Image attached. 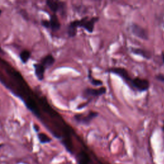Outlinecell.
Masks as SVG:
<instances>
[{
	"mask_svg": "<svg viewBox=\"0 0 164 164\" xmlns=\"http://www.w3.org/2000/svg\"><path fill=\"white\" fill-rule=\"evenodd\" d=\"M99 19V17H92L88 18L85 17L80 19L74 20L71 22L67 28V33L69 37H74L77 34V30L78 28L85 29L88 33H92L94 30L95 24Z\"/></svg>",
	"mask_w": 164,
	"mask_h": 164,
	"instance_id": "1",
	"label": "cell"
},
{
	"mask_svg": "<svg viewBox=\"0 0 164 164\" xmlns=\"http://www.w3.org/2000/svg\"><path fill=\"white\" fill-rule=\"evenodd\" d=\"M106 92V88L104 86H102L98 88H86L82 93V96L84 98L88 99L87 104H88L94 98L101 96V95L105 94Z\"/></svg>",
	"mask_w": 164,
	"mask_h": 164,
	"instance_id": "2",
	"label": "cell"
},
{
	"mask_svg": "<svg viewBox=\"0 0 164 164\" xmlns=\"http://www.w3.org/2000/svg\"><path fill=\"white\" fill-rule=\"evenodd\" d=\"M150 84L147 80L141 78L140 77H135L132 78L129 87L133 91L140 92H146L149 88Z\"/></svg>",
	"mask_w": 164,
	"mask_h": 164,
	"instance_id": "3",
	"label": "cell"
},
{
	"mask_svg": "<svg viewBox=\"0 0 164 164\" xmlns=\"http://www.w3.org/2000/svg\"><path fill=\"white\" fill-rule=\"evenodd\" d=\"M99 115V113L94 111H90L87 114H78L74 116V119L78 124L82 125H89L92 121L97 117Z\"/></svg>",
	"mask_w": 164,
	"mask_h": 164,
	"instance_id": "4",
	"label": "cell"
},
{
	"mask_svg": "<svg viewBox=\"0 0 164 164\" xmlns=\"http://www.w3.org/2000/svg\"><path fill=\"white\" fill-rule=\"evenodd\" d=\"M105 72L117 75L118 76H119L123 81H124L125 83L128 87L129 84H130L131 81L132 80V78L130 76L128 71L123 67H111L106 69Z\"/></svg>",
	"mask_w": 164,
	"mask_h": 164,
	"instance_id": "5",
	"label": "cell"
},
{
	"mask_svg": "<svg viewBox=\"0 0 164 164\" xmlns=\"http://www.w3.org/2000/svg\"><path fill=\"white\" fill-rule=\"evenodd\" d=\"M129 28H130L131 32L135 37L144 40H147L148 39L149 35L147 31L139 24L133 23L129 26Z\"/></svg>",
	"mask_w": 164,
	"mask_h": 164,
	"instance_id": "6",
	"label": "cell"
},
{
	"mask_svg": "<svg viewBox=\"0 0 164 164\" xmlns=\"http://www.w3.org/2000/svg\"><path fill=\"white\" fill-rule=\"evenodd\" d=\"M46 4L50 9L55 13L59 10H64L65 7V3L63 2H59L57 1H52V0H48L46 2Z\"/></svg>",
	"mask_w": 164,
	"mask_h": 164,
	"instance_id": "7",
	"label": "cell"
},
{
	"mask_svg": "<svg viewBox=\"0 0 164 164\" xmlns=\"http://www.w3.org/2000/svg\"><path fill=\"white\" fill-rule=\"evenodd\" d=\"M130 51L132 53L136 54V55L140 56L143 57L144 58L149 60L151 59L152 57V54L151 52H149V51H147L146 50H144L142 48H138V47H132L130 48Z\"/></svg>",
	"mask_w": 164,
	"mask_h": 164,
	"instance_id": "8",
	"label": "cell"
},
{
	"mask_svg": "<svg viewBox=\"0 0 164 164\" xmlns=\"http://www.w3.org/2000/svg\"><path fill=\"white\" fill-rule=\"evenodd\" d=\"M50 28L53 31V32H57L60 28V23L59 21V19L58 17L57 16L56 14H53L50 20Z\"/></svg>",
	"mask_w": 164,
	"mask_h": 164,
	"instance_id": "9",
	"label": "cell"
},
{
	"mask_svg": "<svg viewBox=\"0 0 164 164\" xmlns=\"http://www.w3.org/2000/svg\"><path fill=\"white\" fill-rule=\"evenodd\" d=\"M35 73L37 78L39 80H43L45 72V67L42 64H35Z\"/></svg>",
	"mask_w": 164,
	"mask_h": 164,
	"instance_id": "10",
	"label": "cell"
},
{
	"mask_svg": "<svg viewBox=\"0 0 164 164\" xmlns=\"http://www.w3.org/2000/svg\"><path fill=\"white\" fill-rule=\"evenodd\" d=\"M78 164H89L90 158L84 151L80 152L77 156Z\"/></svg>",
	"mask_w": 164,
	"mask_h": 164,
	"instance_id": "11",
	"label": "cell"
},
{
	"mask_svg": "<svg viewBox=\"0 0 164 164\" xmlns=\"http://www.w3.org/2000/svg\"><path fill=\"white\" fill-rule=\"evenodd\" d=\"M54 61H55V60H54L53 55H51V54H47V55H46L42 60V65L46 69V67L48 68L51 65H53V64L54 63Z\"/></svg>",
	"mask_w": 164,
	"mask_h": 164,
	"instance_id": "12",
	"label": "cell"
},
{
	"mask_svg": "<svg viewBox=\"0 0 164 164\" xmlns=\"http://www.w3.org/2000/svg\"><path fill=\"white\" fill-rule=\"evenodd\" d=\"M88 80H89L91 84L92 85H93L94 86H95V87H98V86H102V81L101 80H98V79H95L94 78L92 75V71L91 70H89L88 71Z\"/></svg>",
	"mask_w": 164,
	"mask_h": 164,
	"instance_id": "13",
	"label": "cell"
},
{
	"mask_svg": "<svg viewBox=\"0 0 164 164\" xmlns=\"http://www.w3.org/2000/svg\"><path fill=\"white\" fill-rule=\"evenodd\" d=\"M31 53L28 50H24L20 54V58L23 62V63H26L30 58Z\"/></svg>",
	"mask_w": 164,
	"mask_h": 164,
	"instance_id": "14",
	"label": "cell"
},
{
	"mask_svg": "<svg viewBox=\"0 0 164 164\" xmlns=\"http://www.w3.org/2000/svg\"><path fill=\"white\" fill-rule=\"evenodd\" d=\"M38 138H39L40 142L43 144L50 142L51 140L49 136L44 133H39L38 135Z\"/></svg>",
	"mask_w": 164,
	"mask_h": 164,
	"instance_id": "15",
	"label": "cell"
},
{
	"mask_svg": "<svg viewBox=\"0 0 164 164\" xmlns=\"http://www.w3.org/2000/svg\"><path fill=\"white\" fill-rule=\"evenodd\" d=\"M26 105L31 111H32L34 114H35L36 115H38L39 111H38L37 108V106L35 104V102H34L33 101L27 102Z\"/></svg>",
	"mask_w": 164,
	"mask_h": 164,
	"instance_id": "16",
	"label": "cell"
},
{
	"mask_svg": "<svg viewBox=\"0 0 164 164\" xmlns=\"http://www.w3.org/2000/svg\"><path fill=\"white\" fill-rule=\"evenodd\" d=\"M155 78L158 81H159L162 82V83L164 84V74H163L160 73V74H156Z\"/></svg>",
	"mask_w": 164,
	"mask_h": 164,
	"instance_id": "17",
	"label": "cell"
},
{
	"mask_svg": "<svg viewBox=\"0 0 164 164\" xmlns=\"http://www.w3.org/2000/svg\"><path fill=\"white\" fill-rule=\"evenodd\" d=\"M42 24L43 26L45 27V28H50V22L48 21V20H43L42 21Z\"/></svg>",
	"mask_w": 164,
	"mask_h": 164,
	"instance_id": "18",
	"label": "cell"
},
{
	"mask_svg": "<svg viewBox=\"0 0 164 164\" xmlns=\"http://www.w3.org/2000/svg\"><path fill=\"white\" fill-rule=\"evenodd\" d=\"M162 59L163 63V65H164V53L163 52L162 53Z\"/></svg>",
	"mask_w": 164,
	"mask_h": 164,
	"instance_id": "19",
	"label": "cell"
},
{
	"mask_svg": "<svg viewBox=\"0 0 164 164\" xmlns=\"http://www.w3.org/2000/svg\"><path fill=\"white\" fill-rule=\"evenodd\" d=\"M162 129L163 132L164 133V121H163V126H162Z\"/></svg>",
	"mask_w": 164,
	"mask_h": 164,
	"instance_id": "20",
	"label": "cell"
},
{
	"mask_svg": "<svg viewBox=\"0 0 164 164\" xmlns=\"http://www.w3.org/2000/svg\"><path fill=\"white\" fill-rule=\"evenodd\" d=\"M1 13H2V10H0V16H1Z\"/></svg>",
	"mask_w": 164,
	"mask_h": 164,
	"instance_id": "21",
	"label": "cell"
}]
</instances>
